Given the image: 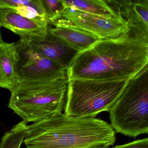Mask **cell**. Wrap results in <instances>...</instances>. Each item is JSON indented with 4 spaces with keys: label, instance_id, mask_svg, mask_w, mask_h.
I'll use <instances>...</instances> for the list:
<instances>
[{
    "label": "cell",
    "instance_id": "cell-1",
    "mask_svg": "<svg viewBox=\"0 0 148 148\" xmlns=\"http://www.w3.org/2000/svg\"><path fill=\"white\" fill-rule=\"evenodd\" d=\"M148 63V39L130 30L115 38L100 39L77 53L66 70L72 79L131 78Z\"/></svg>",
    "mask_w": 148,
    "mask_h": 148
},
{
    "label": "cell",
    "instance_id": "cell-2",
    "mask_svg": "<svg viewBox=\"0 0 148 148\" xmlns=\"http://www.w3.org/2000/svg\"><path fill=\"white\" fill-rule=\"evenodd\" d=\"M116 140L107 122L61 112L28 125L23 143L27 148H110Z\"/></svg>",
    "mask_w": 148,
    "mask_h": 148
},
{
    "label": "cell",
    "instance_id": "cell-3",
    "mask_svg": "<svg viewBox=\"0 0 148 148\" xmlns=\"http://www.w3.org/2000/svg\"><path fill=\"white\" fill-rule=\"evenodd\" d=\"M68 79L19 84L11 92L8 107L26 123H37L64 108Z\"/></svg>",
    "mask_w": 148,
    "mask_h": 148
},
{
    "label": "cell",
    "instance_id": "cell-4",
    "mask_svg": "<svg viewBox=\"0 0 148 148\" xmlns=\"http://www.w3.org/2000/svg\"><path fill=\"white\" fill-rule=\"evenodd\" d=\"M130 78L68 80L64 113L69 117H95L110 111Z\"/></svg>",
    "mask_w": 148,
    "mask_h": 148
},
{
    "label": "cell",
    "instance_id": "cell-5",
    "mask_svg": "<svg viewBox=\"0 0 148 148\" xmlns=\"http://www.w3.org/2000/svg\"><path fill=\"white\" fill-rule=\"evenodd\" d=\"M118 133L136 138L148 133V66L130 79L109 111Z\"/></svg>",
    "mask_w": 148,
    "mask_h": 148
},
{
    "label": "cell",
    "instance_id": "cell-6",
    "mask_svg": "<svg viewBox=\"0 0 148 148\" xmlns=\"http://www.w3.org/2000/svg\"><path fill=\"white\" fill-rule=\"evenodd\" d=\"M16 44L19 55L17 66L19 84L68 79L66 70L62 66L19 41Z\"/></svg>",
    "mask_w": 148,
    "mask_h": 148
},
{
    "label": "cell",
    "instance_id": "cell-7",
    "mask_svg": "<svg viewBox=\"0 0 148 148\" xmlns=\"http://www.w3.org/2000/svg\"><path fill=\"white\" fill-rule=\"evenodd\" d=\"M62 18L99 39L115 38L130 31L128 22L119 14L114 18H106L68 8L63 12Z\"/></svg>",
    "mask_w": 148,
    "mask_h": 148
},
{
    "label": "cell",
    "instance_id": "cell-8",
    "mask_svg": "<svg viewBox=\"0 0 148 148\" xmlns=\"http://www.w3.org/2000/svg\"><path fill=\"white\" fill-rule=\"evenodd\" d=\"M19 42L35 52L54 61L66 70L77 52L48 31L44 38H37L27 41Z\"/></svg>",
    "mask_w": 148,
    "mask_h": 148
},
{
    "label": "cell",
    "instance_id": "cell-9",
    "mask_svg": "<svg viewBox=\"0 0 148 148\" xmlns=\"http://www.w3.org/2000/svg\"><path fill=\"white\" fill-rule=\"evenodd\" d=\"M127 21L130 30L148 39V0L106 1Z\"/></svg>",
    "mask_w": 148,
    "mask_h": 148
},
{
    "label": "cell",
    "instance_id": "cell-10",
    "mask_svg": "<svg viewBox=\"0 0 148 148\" xmlns=\"http://www.w3.org/2000/svg\"><path fill=\"white\" fill-rule=\"evenodd\" d=\"M49 25L41 24L22 17L14 10L0 6V29L4 27L20 36V41H27L44 38Z\"/></svg>",
    "mask_w": 148,
    "mask_h": 148
},
{
    "label": "cell",
    "instance_id": "cell-11",
    "mask_svg": "<svg viewBox=\"0 0 148 148\" xmlns=\"http://www.w3.org/2000/svg\"><path fill=\"white\" fill-rule=\"evenodd\" d=\"M49 25L54 26H48L51 34L65 42L78 53L86 50L100 40L94 34L78 28L63 18Z\"/></svg>",
    "mask_w": 148,
    "mask_h": 148
},
{
    "label": "cell",
    "instance_id": "cell-12",
    "mask_svg": "<svg viewBox=\"0 0 148 148\" xmlns=\"http://www.w3.org/2000/svg\"><path fill=\"white\" fill-rule=\"evenodd\" d=\"M19 60L16 43L0 42V88L11 92L18 85L17 66Z\"/></svg>",
    "mask_w": 148,
    "mask_h": 148
},
{
    "label": "cell",
    "instance_id": "cell-13",
    "mask_svg": "<svg viewBox=\"0 0 148 148\" xmlns=\"http://www.w3.org/2000/svg\"><path fill=\"white\" fill-rule=\"evenodd\" d=\"M64 9L71 8L106 18L118 16L106 1L61 0Z\"/></svg>",
    "mask_w": 148,
    "mask_h": 148
},
{
    "label": "cell",
    "instance_id": "cell-14",
    "mask_svg": "<svg viewBox=\"0 0 148 148\" xmlns=\"http://www.w3.org/2000/svg\"><path fill=\"white\" fill-rule=\"evenodd\" d=\"M40 2L49 24L62 18L65 9L61 0H40Z\"/></svg>",
    "mask_w": 148,
    "mask_h": 148
},
{
    "label": "cell",
    "instance_id": "cell-15",
    "mask_svg": "<svg viewBox=\"0 0 148 148\" xmlns=\"http://www.w3.org/2000/svg\"><path fill=\"white\" fill-rule=\"evenodd\" d=\"M5 7L13 9L16 13L24 18L34 21L41 24L49 25V22L46 18L45 14L40 12L36 8L32 7L21 5Z\"/></svg>",
    "mask_w": 148,
    "mask_h": 148
},
{
    "label": "cell",
    "instance_id": "cell-16",
    "mask_svg": "<svg viewBox=\"0 0 148 148\" xmlns=\"http://www.w3.org/2000/svg\"><path fill=\"white\" fill-rule=\"evenodd\" d=\"M21 5L32 7L36 8L40 12L45 14L40 0H0V6L12 7Z\"/></svg>",
    "mask_w": 148,
    "mask_h": 148
},
{
    "label": "cell",
    "instance_id": "cell-17",
    "mask_svg": "<svg viewBox=\"0 0 148 148\" xmlns=\"http://www.w3.org/2000/svg\"><path fill=\"white\" fill-rule=\"evenodd\" d=\"M112 148H148V138L137 140L122 145H116Z\"/></svg>",
    "mask_w": 148,
    "mask_h": 148
},
{
    "label": "cell",
    "instance_id": "cell-18",
    "mask_svg": "<svg viewBox=\"0 0 148 148\" xmlns=\"http://www.w3.org/2000/svg\"><path fill=\"white\" fill-rule=\"evenodd\" d=\"M0 39H2V37H1V29H0Z\"/></svg>",
    "mask_w": 148,
    "mask_h": 148
}]
</instances>
